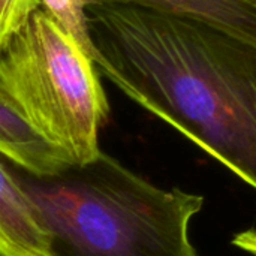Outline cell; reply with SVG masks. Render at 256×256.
<instances>
[{
    "mask_svg": "<svg viewBox=\"0 0 256 256\" xmlns=\"http://www.w3.org/2000/svg\"><path fill=\"white\" fill-rule=\"evenodd\" d=\"M2 60L12 108L74 164L90 162L110 104L87 51L39 8Z\"/></svg>",
    "mask_w": 256,
    "mask_h": 256,
    "instance_id": "3",
    "label": "cell"
},
{
    "mask_svg": "<svg viewBox=\"0 0 256 256\" xmlns=\"http://www.w3.org/2000/svg\"><path fill=\"white\" fill-rule=\"evenodd\" d=\"M86 21L100 75L256 190V44L135 4H86Z\"/></svg>",
    "mask_w": 256,
    "mask_h": 256,
    "instance_id": "1",
    "label": "cell"
},
{
    "mask_svg": "<svg viewBox=\"0 0 256 256\" xmlns=\"http://www.w3.org/2000/svg\"><path fill=\"white\" fill-rule=\"evenodd\" d=\"M0 256H51L46 236L4 160H0Z\"/></svg>",
    "mask_w": 256,
    "mask_h": 256,
    "instance_id": "4",
    "label": "cell"
},
{
    "mask_svg": "<svg viewBox=\"0 0 256 256\" xmlns=\"http://www.w3.org/2000/svg\"><path fill=\"white\" fill-rule=\"evenodd\" d=\"M135 4L216 26L256 44V0H81Z\"/></svg>",
    "mask_w": 256,
    "mask_h": 256,
    "instance_id": "6",
    "label": "cell"
},
{
    "mask_svg": "<svg viewBox=\"0 0 256 256\" xmlns=\"http://www.w3.org/2000/svg\"><path fill=\"white\" fill-rule=\"evenodd\" d=\"M51 256H198L189 225L204 198L160 189L102 150L50 176L4 160Z\"/></svg>",
    "mask_w": 256,
    "mask_h": 256,
    "instance_id": "2",
    "label": "cell"
},
{
    "mask_svg": "<svg viewBox=\"0 0 256 256\" xmlns=\"http://www.w3.org/2000/svg\"><path fill=\"white\" fill-rule=\"evenodd\" d=\"M39 8L40 0H0V54Z\"/></svg>",
    "mask_w": 256,
    "mask_h": 256,
    "instance_id": "8",
    "label": "cell"
},
{
    "mask_svg": "<svg viewBox=\"0 0 256 256\" xmlns=\"http://www.w3.org/2000/svg\"><path fill=\"white\" fill-rule=\"evenodd\" d=\"M56 21L87 51L92 57V42L87 32L86 4L81 0H40ZM93 60V58H92Z\"/></svg>",
    "mask_w": 256,
    "mask_h": 256,
    "instance_id": "7",
    "label": "cell"
},
{
    "mask_svg": "<svg viewBox=\"0 0 256 256\" xmlns=\"http://www.w3.org/2000/svg\"><path fill=\"white\" fill-rule=\"evenodd\" d=\"M0 156L34 174L50 176L72 160L45 140L18 111L0 100Z\"/></svg>",
    "mask_w": 256,
    "mask_h": 256,
    "instance_id": "5",
    "label": "cell"
},
{
    "mask_svg": "<svg viewBox=\"0 0 256 256\" xmlns=\"http://www.w3.org/2000/svg\"><path fill=\"white\" fill-rule=\"evenodd\" d=\"M0 100L4 102L6 105H9V106L12 108L10 98H9V92H8V86H6V78H4V70H3L2 54H0Z\"/></svg>",
    "mask_w": 256,
    "mask_h": 256,
    "instance_id": "9",
    "label": "cell"
}]
</instances>
